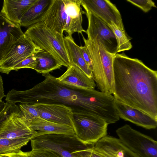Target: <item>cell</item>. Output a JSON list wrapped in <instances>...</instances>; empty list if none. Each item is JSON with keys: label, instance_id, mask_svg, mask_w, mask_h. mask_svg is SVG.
Here are the masks:
<instances>
[{"label": "cell", "instance_id": "cell-1", "mask_svg": "<svg viewBox=\"0 0 157 157\" xmlns=\"http://www.w3.org/2000/svg\"><path fill=\"white\" fill-rule=\"evenodd\" d=\"M113 70L115 100L157 119V71L124 53L116 54Z\"/></svg>", "mask_w": 157, "mask_h": 157}, {"label": "cell", "instance_id": "cell-2", "mask_svg": "<svg viewBox=\"0 0 157 157\" xmlns=\"http://www.w3.org/2000/svg\"><path fill=\"white\" fill-rule=\"evenodd\" d=\"M44 80L25 90H14L13 98L15 103H41L60 104L71 107L74 112H83L95 116L102 112L104 101L100 92L94 89H79L59 83L49 73L43 75Z\"/></svg>", "mask_w": 157, "mask_h": 157}, {"label": "cell", "instance_id": "cell-3", "mask_svg": "<svg viewBox=\"0 0 157 157\" xmlns=\"http://www.w3.org/2000/svg\"><path fill=\"white\" fill-rule=\"evenodd\" d=\"M81 35L92 62V72L96 86L102 93L112 94L114 87L113 63L116 54L109 52L97 36H88L86 39Z\"/></svg>", "mask_w": 157, "mask_h": 157}, {"label": "cell", "instance_id": "cell-4", "mask_svg": "<svg viewBox=\"0 0 157 157\" xmlns=\"http://www.w3.org/2000/svg\"><path fill=\"white\" fill-rule=\"evenodd\" d=\"M30 141L32 150L46 149L62 157H89L92 145L85 144L75 135L47 134L36 136Z\"/></svg>", "mask_w": 157, "mask_h": 157}, {"label": "cell", "instance_id": "cell-5", "mask_svg": "<svg viewBox=\"0 0 157 157\" xmlns=\"http://www.w3.org/2000/svg\"><path fill=\"white\" fill-rule=\"evenodd\" d=\"M24 34L40 49L52 54L64 66L68 68L71 66L63 35L51 30L42 21L29 27Z\"/></svg>", "mask_w": 157, "mask_h": 157}, {"label": "cell", "instance_id": "cell-6", "mask_svg": "<svg viewBox=\"0 0 157 157\" xmlns=\"http://www.w3.org/2000/svg\"><path fill=\"white\" fill-rule=\"evenodd\" d=\"M73 129L77 138L86 145H93L107 135L108 124L90 113L74 112Z\"/></svg>", "mask_w": 157, "mask_h": 157}, {"label": "cell", "instance_id": "cell-7", "mask_svg": "<svg viewBox=\"0 0 157 157\" xmlns=\"http://www.w3.org/2000/svg\"><path fill=\"white\" fill-rule=\"evenodd\" d=\"M118 138L125 145L141 157H157V142L126 124L118 128Z\"/></svg>", "mask_w": 157, "mask_h": 157}, {"label": "cell", "instance_id": "cell-8", "mask_svg": "<svg viewBox=\"0 0 157 157\" xmlns=\"http://www.w3.org/2000/svg\"><path fill=\"white\" fill-rule=\"evenodd\" d=\"M43 50L24 34L0 61V72L9 74L15 67L32 55Z\"/></svg>", "mask_w": 157, "mask_h": 157}, {"label": "cell", "instance_id": "cell-9", "mask_svg": "<svg viewBox=\"0 0 157 157\" xmlns=\"http://www.w3.org/2000/svg\"><path fill=\"white\" fill-rule=\"evenodd\" d=\"M37 132L31 129L15 104L0 126V139H16L36 136Z\"/></svg>", "mask_w": 157, "mask_h": 157}, {"label": "cell", "instance_id": "cell-10", "mask_svg": "<svg viewBox=\"0 0 157 157\" xmlns=\"http://www.w3.org/2000/svg\"><path fill=\"white\" fill-rule=\"evenodd\" d=\"M85 10L99 18L107 25L113 22L125 30L120 12L116 6L108 0H81Z\"/></svg>", "mask_w": 157, "mask_h": 157}, {"label": "cell", "instance_id": "cell-11", "mask_svg": "<svg viewBox=\"0 0 157 157\" xmlns=\"http://www.w3.org/2000/svg\"><path fill=\"white\" fill-rule=\"evenodd\" d=\"M34 104L39 117L55 123L69 125L74 128L73 113L71 107L60 104Z\"/></svg>", "mask_w": 157, "mask_h": 157}, {"label": "cell", "instance_id": "cell-12", "mask_svg": "<svg viewBox=\"0 0 157 157\" xmlns=\"http://www.w3.org/2000/svg\"><path fill=\"white\" fill-rule=\"evenodd\" d=\"M88 21L87 36L97 35L109 52L116 54L117 41L111 29L105 23L89 11L85 12Z\"/></svg>", "mask_w": 157, "mask_h": 157}, {"label": "cell", "instance_id": "cell-13", "mask_svg": "<svg viewBox=\"0 0 157 157\" xmlns=\"http://www.w3.org/2000/svg\"><path fill=\"white\" fill-rule=\"evenodd\" d=\"M93 150L105 157H141L117 138L107 135L92 146Z\"/></svg>", "mask_w": 157, "mask_h": 157}, {"label": "cell", "instance_id": "cell-14", "mask_svg": "<svg viewBox=\"0 0 157 157\" xmlns=\"http://www.w3.org/2000/svg\"><path fill=\"white\" fill-rule=\"evenodd\" d=\"M19 24L14 23L0 13V61L23 35Z\"/></svg>", "mask_w": 157, "mask_h": 157}, {"label": "cell", "instance_id": "cell-15", "mask_svg": "<svg viewBox=\"0 0 157 157\" xmlns=\"http://www.w3.org/2000/svg\"><path fill=\"white\" fill-rule=\"evenodd\" d=\"M115 105L119 118L146 129L156 128L157 119L116 100Z\"/></svg>", "mask_w": 157, "mask_h": 157}, {"label": "cell", "instance_id": "cell-16", "mask_svg": "<svg viewBox=\"0 0 157 157\" xmlns=\"http://www.w3.org/2000/svg\"><path fill=\"white\" fill-rule=\"evenodd\" d=\"M61 84L79 89H94L96 86L93 78L88 77L79 67L72 65L61 75L56 77Z\"/></svg>", "mask_w": 157, "mask_h": 157}, {"label": "cell", "instance_id": "cell-17", "mask_svg": "<svg viewBox=\"0 0 157 157\" xmlns=\"http://www.w3.org/2000/svg\"><path fill=\"white\" fill-rule=\"evenodd\" d=\"M67 18L64 28L67 35L72 36L75 32L82 34L86 31L83 28L82 14L85 12L82 10L81 0H63Z\"/></svg>", "mask_w": 157, "mask_h": 157}, {"label": "cell", "instance_id": "cell-18", "mask_svg": "<svg viewBox=\"0 0 157 157\" xmlns=\"http://www.w3.org/2000/svg\"><path fill=\"white\" fill-rule=\"evenodd\" d=\"M67 16L63 0H52L42 21L51 30L63 35Z\"/></svg>", "mask_w": 157, "mask_h": 157}, {"label": "cell", "instance_id": "cell-19", "mask_svg": "<svg viewBox=\"0 0 157 157\" xmlns=\"http://www.w3.org/2000/svg\"><path fill=\"white\" fill-rule=\"evenodd\" d=\"M27 122L31 129L37 132L36 136L49 134L75 135L71 126L50 121L39 117Z\"/></svg>", "mask_w": 157, "mask_h": 157}, {"label": "cell", "instance_id": "cell-20", "mask_svg": "<svg viewBox=\"0 0 157 157\" xmlns=\"http://www.w3.org/2000/svg\"><path fill=\"white\" fill-rule=\"evenodd\" d=\"M37 0H4L0 13L11 21L20 24L28 9Z\"/></svg>", "mask_w": 157, "mask_h": 157}, {"label": "cell", "instance_id": "cell-21", "mask_svg": "<svg viewBox=\"0 0 157 157\" xmlns=\"http://www.w3.org/2000/svg\"><path fill=\"white\" fill-rule=\"evenodd\" d=\"M52 0H37L24 14L20 23L21 26L29 27L42 21Z\"/></svg>", "mask_w": 157, "mask_h": 157}, {"label": "cell", "instance_id": "cell-22", "mask_svg": "<svg viewBox=\"0 0 157 157\" xmlns=\"http://www.w3.org/2000/svg\"><path fill=\"white\" fill-rule=\"evenodd\" d=\"M64 40L71 65L77 66L88 77L93 78L92 71L84 59L80 50L79 46L76 44L72 36L67 35L64 37Z\"/></svg>", "mask_w": 157, "mask_h": 157}, {"label": "cell", "instance_id": "cell-23", "mask_svg": "<svg viewBox=\"0 0 157 157\" xmlns=\"http://www.w3.org/2000/svg\"><path fill=\"white\" fill-rule=\"evenodd\" d=\"M34 55L37 62L34 70L43 75L64 66L62 62L48 52L42 50L35 53Z\"/></svg>", "mask_w": 157, "mask_h": 157}, {"label": "cell", "instance_id": "cell-24", "mask_svg": "<svg viewBox=\"0 0 157 157\" xmlns=\"http://www.w3.org/2000/svg\"><path fill=\"white\" fill-rule=\"evenodd\" d=\"M34 136H29L16 139H0V155L20 151L21 147L26 145Z\"/></svg>", "mask_w": 157, "mask_h": 157}, {"label": "cell", "instance_id": "cell-25", "mask_svg": "<svg viewBox=\"0 0 157 157\" xmlns=\"http://www.w3.org/2000/svg\"><path fill=\"white\" fill-rule=\"evenodd\" d=\"M112 30L115 36L117 44L116 53L128 50L132 46L130 39L125 33L116 24L112 22L107 25Z\"/></svg>", "mask_w": 157, "mask_h": 157}, {"label": "cell", "instance_id": "cell-26", "mask_svg": "<svg viewBox=\"0 0 157 157\" xmlns=\"http://www.w3.org/2000/svg\"><path fill=\"white\" fill-rule=\"evenodd\" d=\"M19 109L27 121L39 117L35 105L33 104L18 105Z\"/></svg>", "mask_w": 157, "mask_h": 157}, {"label": "cell", "instance_id": "cell-27", "mask_svg": "<svg viewBox=\"0 0 157 157\" xmlns=\"http://www.w3.org/2000/svg\"><path fill=\"white\" fill-rule=\"evenodd\" d=\"M28 157H62L52 151L43 148L27 152Z\"/></svg>", "mask_w": 157, "mask_h": 157}, {"label": "cell", "instance_id": "cell-28", "mask_svg": "<svg viewBox=\"0 0 157 157\" xmlns=\"http://www.w3.org/2000/svg\"><path fill=\"white\" fill-rule=\"evenodd\" d=\"M127 2L135 6L145 13L150 11L152 7L156 8L155 3L151 0H127Z\"/></svg>", "mask_w": 157, "mask_h": 157}, {"label": "cell", "instance_id": "cell-29", "mask_svg": "<svg viewBox=\"0 0 157 157\" xmlns=\"http://www.w3.org/2000/svg\"><path fill=\"white\" fill-rule=\"evenodd\" d=\"M34 54L29 56L15 67L13 70L17 71L23 68L34 69L37 63L36 58L34 55Z\"/></svg>", "mask_w": 157, "mask_h": 157}, {"label": "cell", "instance_id": "cell-30", "mask_svg": "<svg viewBox=\"0 0 157 157\" xmlns=\"http://www.w3.org/2000/svg\"><path fill=\"white\" fill-rule=\"evenodd\" d=\"M79 49L82 56L89 68L93 71V67L92 62L90 56L85 46H79Z\"/></svg>", "mask_w": 157, "mask_h": 157}, {"label": "cell", "instance_id": "cell-31", "mask_svg": "<svg viewBox=\"0 0 157 157\" xmlns=\"http://www.w3.org/2000/svg\"><path fill=\"white\" fill-rule=\"evenodd\" d=\"M15 104L7 102H6L4 108L0 113V126Z\"/></svg>", "mask_w": 157, "mask_h": 157}, {"label": "cell", "instance_id": "cell-32", "mask_svg": "<svg viewBox=\"0 0 157 157\" xmlns=\"http://www.w3.org/2000/svg\"><path fill=\"white\" fill-rule=\"evenodd\" d=\"M0 157H28V156L27 152H23L20 150L17 152L0 155Z\"/></svg>", "mask_w": 157, "mask_h": 157}, {"label": "cell", "instance_id": "cell-33", "mask_svg": "<svg viewBox=\"0 0 157 157\" xmlns=\"http://www.w3.org/2000/svg\"><path fill=\"white\" fill-rule=\"evenodd\" d=\"M3 81L1 76L0 75V101H2V99L6 95L4 93V89L3 86Z\"/></svg>", "mask_w": 157, "mask_h": 157}, {"label": "cell", "instance_id": "cell-34", "mask_svg": "<svg viewBox=\"0 0 157 157\" xmlns=\"http://www.w3.org/2000/svg\"><path fill=\"white\" fill-rule=\"evenodd\" d=\"M92 145L89 149V157H105L94 151L92 148Z\"/></svg>", "mask_w": 157, "mask_h": 157}, {"label": "cell", "instance_id": "cell-35", "mask_svg": "<svg viewBox=\"0 0 157 157\" xmlns=\"http://www.w3.org/2000/svg\"><path fill=\"white\" fill-rule=\"evenodd\" d=\"M6 105V103L4 101H0V113L4 108Z\"/></svg>", "mask_w": 157, "mask_h": 157}]
</instances>
